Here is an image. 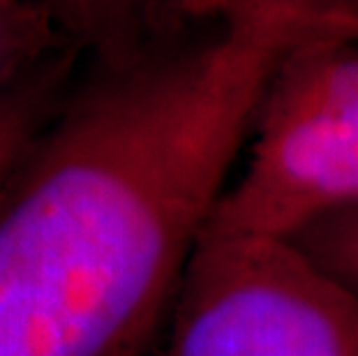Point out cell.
<instances>
[{
	"label": "cell",
	"mask_w": 358,
	"mask_h": 356,
	"mask_svg": "<svg viewBox=\"0 0 358 356\" xmlns=\"http://www.w3.org/2000/svg\"><path fill=\"white\" fill-rule=\"evenodd\" d=\"M157 356H358V294L292 241L203 234Z\"/></svg>",
	"instance_id": "obj_3"
},
{
	"label": "cell",
	"mask_w": 358,
	"mask_h": 356,
	"mask_svg": "<svg viewBox=\"0 0 358 356\" xmlns=\"http://www.w3.org/2000/svg\"><path fill=\"white\" fill-rule=\"evenodd\" d=\"M335 3L106 10L0 211V356H150L280 58Z\"/></svg>",
	"instance_id": "obj_1"
},
{
	"label": "cell",
	"mask_w": 358,
	"mask_h": 356,
	"mask_svg": "<svg viewBox=\"0 0 358 356\" xmlns=\"http://www.w3.org/2000/svg\"><path fill=\"white\" fill-rule=\"evenodd\" d=\"M83 51V47L67 51L35 77L0 93V211L37 141L77 81Z\"/></svg>",
	"instance_id": "obj_5"
},
{
	"label": "cell",
	"mask_w": 358,
	"mask_h": 356,
	"mask_svg": "<svg viewBox=\"0 0 358 356\" xmlns=\"http://www.w3.org/2000/svg\"><path fill=\"white\" fill-rule=\"evenodd\" d=\"M292 243L358 294V208L312 225Z\"/></svg>",
	"instance_id": "obj_6"
},
{
	"label": "cell",
	"mask_w": 358,
	"mask_h": 356,
	"mask_svg": "<svg viewBox=\"0 0 358 356\" xmlns=\"http://www.w3.org/2000/svg\"><path fill=\"white\" fill-rule=\"evenodd\" d=\"M352 21H354V28L358 30V3H352Z\"/></svg>",
	"instance_id": "obj_7"
},
{
	"label": "cell",
	"mask_w": 358,
	"mask_h": 356,
	"mask_svg": "<svg viewBox=\"0 0 358 356\" xmlns=\"http://www.w3.org/2000/svg\"><path fill=\"white\" fill-rule=\"evenodd\" d=\"M245 164L206 225L208 236L292 241L358 208V30L299 42L259 97Z\"/></svg>",
	"instance_id": "obj_2"
},
{
	"label": "cell",
	"mask_w": 358,
	"mask_h": 356,
	"mask_svg": "<svg viewBox=\"0 0 358 356\" xmlns=\"http://www.w3.org/2000/svg\"><path fill=\"white\" fill-rule=\"evenodd\" d=\"M93 35L86 5L67 7L0 0V93L35 77Z\"/></svg>",
	"instance_id": "obj_4"
}]
</instances>
